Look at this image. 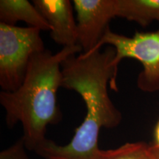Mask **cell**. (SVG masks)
Masks as SVG:
<instances>
[{"label":"cell","mask_w":159,"mask_h":159,"mask_svg":"<svg viewBox=\"0 0 159 159\" xmlns=\"http://www.w3.org/2000/svg\"><path fill=\"white\" fill-rule=\"evenodd\" d=\"M152 144L156 148L159 149V120L156 123L154 129V142Z\"/></svg>","instance_id":"11"},{"label":"cell","mask_w":159,"mask_h":159,"mask_svg":"<svg viewBox=\"0 0 159 159\" xmlns=\"http://www.w3.org/2000/svg\"><path fill=\"white\" fill-rule=\"evenodd\" d=\"M116 17L148 27L152 21L159 22V0H116Z\"/></svg>","instance_id":"8"},{"label":"cell","mask_w":159,"mask_h":159,"mask_svg":"<svg viewBox=\"0 0 159 159\" xmlns=\"http://www.w3.org/2000/svg\"><path fill=\"white\" fill-rule=\"evenodd\" d=\"M83 52L80 45L63 47L55 54L44 49L30 61L25 77L16 90L0 93V104L6 112V124L12 128L20 122L23 127L25 148L35 151L47 139V127L57 124L62 114L57 102L61 87L62 63Z\"/></svg>","instance_id":"2"},{"label":"cell","mask_w":159,"mask_h":159,"mask_svg":"<svg viewBox=\"0 0 159 159\" xmlns=\"http://www.w3.org/2000/svg\"><path fill=\"white\" fill-rule=\"evenodd\" d=\"M44 49L40 30L0 22V86L2 91L16 90L24 81L32 57Z\"/></svg>","instance_id":"3"},{"label":"cell","mask_w":159,"mask_h":159,"mask_svg":"<svg viewBox=\"0 0 159 159\" xmlns=\"http://www.w3.org/2000/svg\"><path fill=\"white\" fill-rule=\"evenodd\" d=\"M25 144L22 137L15 144L0 152V159H30L26 154Z\"/></svg>","instance_id":"10"},{"label":"cell","mask_w":159,"mask_h":159,"mask_svg":"<svg viewBox=\"0 0 159 159\" xmlns=\"http://www.w3.org/2000/svg\"><path fill=\"white\" fill-rule=\"evenodd\" d=\"M105 44L116 52L113 66L116 72L124 58L137 60L143 66L137 77L138 88L144 92H159V28L152 32H136L131 37L118 34L109 28L91 52L99 50Z\"/></svg>","instance_id":"4"},{"label":"cell","mask_w":159,"mask_h":159,"mask_svg":"<svg viewBox=\"0 0 159 159\" xmlns=\"http://www.w3.org/2000/svg\"><path fill=\"white\" fill-rule=\"evenodd\" d=\"M152 144L128 142L114 150H101L97 159H154Z\"/></svg>","instance_id":"9"},{"label":"cell","mask_w":159,"mask_h":159,"mask_svg":"<svg viewBox=\"0 0 159 159\" xmlns=\"http://www.w3.org/2000/svg\"><path fill=\"white\" fill-rule=\"evenodd\" d=\"M33 3L51 27L50 36L63 47L77 45V24L69 0H33Z\"/></svg>","instance_id":"6"},{"label":"cell","mask_w":159,"mask_h":159,"mask_svg":"<svg viewBox=\"0 0 159 159\" xmlns=\"http://www.w3.org/2000/svg\"><path fill=\"white\" fill-rule=\"evenodd\" d=\"M112 47L104 51L73 55L62 63L61 88L77 92L84 101L86 113L65 145L46 139L34 152L43 159H97L101 152L99 135L102 128H116L122 114L110 98L108 87L118 91L117 72L113 66Z\"/></svg>","instance_id":"1"},{"label":"cell","mask_w":159,"mask_h":159,"mask_svg":"<svg viewBox=\"0 0 159 159\" xmlns=\"http://www.w3.org/2000/svg\"><path fill=\"white\" fill-rule=\"evenodd\" d=\"M152 146H153L154 148V159H159V149L156 148L153 144H152Z\"/></svg>","instance_id":"12"},{"label":"cell","mask_w":159,"mask_h":159,"mask_svg":"<svg viewBox=\"0 0 159 159\" xmlns=\"http://www.w3.org/2000/svg\"><path fill=\"white\" fill-rule=\"evenodd\" d=\"M19 21H24L28 27L40 30L51 31L49 23L35 5L28 0H1L0 22L16 26Z\"/></svg>","instance_id":"7"},{"label":"cell","mask_w":159,"mask_h":159,"mask_svg":"<svg viewBox=\"0 0 159 159\" xmlns=\"http://www.w3.org/2000/svg\"><path fill=\"white\" fill-rule=\"evenodd\" d=\"M77 13L78 41L83 53L94 49L116 17V0H74Z\"/></svg>","instance_id":"5"}]
</instances>
